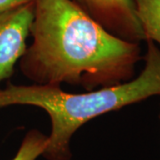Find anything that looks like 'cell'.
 Masks as SVG:
<instances>
[{"label": "cell", "mask_w": 160, "mask_h": 160, "mask_svg": "<svg viewBox=\"0 0 160 160\" xmlns=\"http://www.w3.org/2000/svg\"><path fill=\"white\" fill-rule=\"evenodd\" d=\"M111 34L137 43L145 40L132 0H72Z\"/></svg>", "instance_id": "4"}, {"label": "cell", "mask_w": 160, "mask_h": 160, "mask_svg": "<svg viewBox=\"0 0 160 160\" xmlns=\"http://www.w3.org/2000/svg\"><path fill=\"white\" fill-rule=\"evenodd\" d=\"M48 144V135L32 129L23 138L17 153L12 160H36L42 156Z\"/></svg>", "instance_id": "6"}, {"label": "cell", "mask_w": 160, "mask_h": 160, "mask_svg": "<svg viewBox=\"0 0 160 160\" xmlns=\"http://www.w3.org/2000/svg\"><path fill=\"white\" fill-rule=\"evenodd\" d=\"M145 40H151L160 49V0H132Z\"/></svg>", "instance_id": "5"}, {"label": "cell", "mask_w": 160, "mask_h": 160, "mask_svg": "<svg viewBox=\"0 0 160 160\" xmlns=\"http://www.w3.org/2000/svg\"><path fill=\"white\" fill-rule=\"evenodd\" d=\"M32 1L34 0H0V13Z\"/></svg>", "instance_id": "7"}, {"label": "cell", "mask_w": 160, "mask_h": 160, "mask_svg": "<svg viewBox=\"0 0 160 160\" xmlns=\"http://www.w3.org/2000/svg\"><path fill=\"white\" fill-rule=\"evenodd\" d=\"M30 36L20 69L38 86L118 85L131 80L140 59L137 43L111 34L72 0H35Z\"/></svg>", "instance_id": "1"}, {"label": "cell", "mask_w": 160, "mask_h": 160, "mask_svg": "<svg viewBox=\"0 0 160 160\" xmlns=\"http://www.w3.org/2000/svg\"><path fill=\"white\" fill-rule=\"evenodd\" d=\"M145 65L137 78L115 86L83 93L63 91L61 86H16L0 89V109L29 105L44 109L51 120L48 144L42 157L47 160H70V140L77 130L99 116L160 95V49L151 40Z\"/></svg>", "instance_id": "2"}, {"label": "cell", "mask_w": 160, "mask_h": 160, "mask_svg": "<svg viewBox=\"0 0 160 160\" xmlns=\"http://www.w3.org/2000/svg\"><path fill=\"white\" fill-rule=\"evenodd\" d=\"M34 14L35 0L0 13V83L13 75L27 50Z\"/></svg>", "instance_id": "3"}]
</instances>
